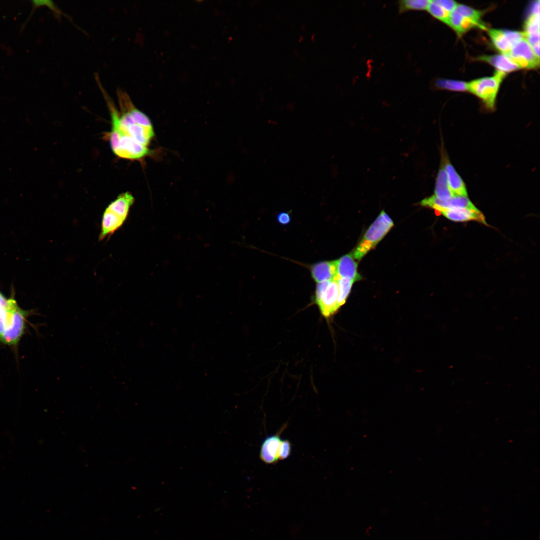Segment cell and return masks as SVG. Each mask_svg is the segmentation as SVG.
<instances>
[{"instance_id":"cell-1","label":"cell","mask_w":540,"mask_h":540,"mask_svg":"<svg viewBox=\"0 0 540 540\" xmlns=\"http://www.w3.org/2000/svg\"><path fill=\"white\" fill-rule=\"evenodd\" d=\"M95 77L110 114L112 127L106 136L112 152L122 158L144 160L152 153L148 146L154 136L150 118L135 106L128 94L120 88L116 90L117 108L97 74Z\"/></svg>"},{"instance_id":"cell-2","label":"cell","mask_w":540,"mask_h":540,"mask_svg":"<svg viewBox=\"0 0 540 540\" xmlns=\"http://www.w3.org/2000/svg\"><path fill=\"white\" fill-rule=\"evenodd\" d=\"M134 198L128 192H122L105 209L102 218L99 240L110 236L124 223Z\"/></svg>"},{"instance_id":"cell-3","label":"cell","mask_w":540,"mask_h":540,"mask_svg":"<svg viewBox=\"0 0 540 540\" xmlns=\"http://www.w3.org/2000/svg\"><path fill=\"white\" fill-rule=\"evenodd\" d=\"M394 224L388 215L382 210L366 232L352 254L354 258L360 260L374 248L392 228Z\"/></svg>"},{"instance_id":"cell-4","label":"cell","mask_w":540,"mask_h":540,"mask_svg":"<svg viewBox=\"0 0 540 540\" xmlns=\"http://www.w3.org/2000/svg\"><path fill=\"white\" fill-rule=\"evenodd\" d=\"M26 312L12 298L8 299L4 332L0 340L5 344H16L22 336L25 328Z\"/></svg>"},{"instance_id":"cell-5","label":"cell","mask_w":540,"mask_h":540,"mask_svg":"<svg viewBox=\"0 0 540 540\" xmlns=\"http://www.w3.org/2000/svg\"><path fill=\"white\" fill-rule=\"evenodd\" d=\"M506 74L496 70L493 76L484 77L466 83L467 90L478 97L486 106L494 108L501 82Z\"/></svg>"},{"instance_id":"cell-6","label":"cell","mask_w":540,"mask_h":540,"mask_svg":"<svg viewBox=\"0 0 540 540\" xmlns=\"http://www.w3.org/2000/svg\"><path fill=\"white\" fill-rule=\"evenodd\" d=\"M338 289L336 280H326L316 286L314 301L326 318L332 316L340 308L338 300Z\"/></svg>"},{"instance_id":"cell-7","label":"cell","mask_w":540,"mask_h":540,"mask_svg":"<svg viewBox=\"0 0 540 540\" xmlns=\"http://www.w3.org/2000/svg\"><path fill=\"white\" fill-rule=\"evenodd\" d=\"M520 68L532 69L538 68L540 58L538 57L532 48L524 38L517 42L506 54Z\"/></svg>"},{"instance_id":"cell-8","label":"cell","mask_w":540,"mask_h":540,"mask_svg":"<svg viewBox=\"0 0 540 540\" xmlns=\"http://www.w3.org/2000/svg\"><path fill=\"white\" fill-rule=\"evenodd\" d=\"M488 34L495 47L503 54H508L513 46L524 38L523 32L490 29Z\"/></svg>"},{"instance_id":"cell-9","label":"cell","mask_w":540,"mask_h":540,"mask_svg":"<svg viewBox=\"0 0 540 540\" xmlns=\"http://www.w3.org/2000/svg\"><path fill=\"white\" fill-rule=\"evenodd\" d=\"M285 428L284 426L276 434L267 436L263 441L260 450V458L268 464L276 463L278 460L280 443V434Z\"/></svg>"},{"instance_id":"cell-10","label":"cell","mask_w":540,"mask_h":540,"mask_svg":"<svg viewBox=\"0 0 540 540\" xmlns=\"http://www.w3.org/2000/svg\"><path fill=\"white\" fill-rule=\"evenodd\" d=\"M440 213L448 220L454 222L476 221L487 224L484 214L478 209H452L444 210Z\"/></svg>"},{"instance_id":"cell-11","label":"cell","mask_w":540,"mask_h":540,"mask_svg":"<svg viewBox=\"0 0 540 540\" xmlns=\"http://www.w3.org/2000/svg\"><path fill=\"white\" fill-rule=\"evenodd\" d=\"M310 271L312 278L318 283L334 280L337 276L336 260L316 263L310 266Z\"/></svg>"},{"instance_id":"cell-12","label":"cell","mask_w":540,"mask_h":540,"mask_svg":"<svg viewBox=\"0 0 540 540\" xmlns=\"http://www.w3.org/2000/svg\"><path fill=\"white\" fill-rule=\"evenodd\" d=\"M337 276L347 278L354 282L362 278L358 272V264L354 260L352 253H350L336 260Z\"/></svg>"},{"instance_id":"cell-13","label":"cell","mask_w":540,"mask_h":540,"mask_svg":"<svg viewBox=\"0 0 540 540\" xmlns=\"http://www.w3.org/2000/svg\"><path fill=\"white\" fill-rule=\"evenodd\" d=\"M448 184L451 192L454 196H468L467 190L462 179L450 163L447 162L444 166Z\"/></svg>"},{"instance_id":"cell-14","label":"cell","mask_w":540,"mask_h":540,"mask_svg":"<svg viewBox=\"0 0 540 540\" xmlns=\"http://www.w3.org/2000/svg\"><path fill=\"white\" fill-rule=\"evenodd\" d=\"M478 60L486 62L495 67L497 70L506 74L519 69L518 66L504 54L483 56Z\"/></svg>"},{"instance_id":"cell-15","label":"cell","mask_w":540,"mask_h":540,"mask_svg":"<svg viewBox=\"0 0 540 540\" xmlns=\"http://www.w3.org/2000/svg\"><path fill=\"white\" fill-rule=\"evenodd\" d=\"M448 26L459 36L462 35L472 28H482L472 20L460 15L455 10L450 14Z\"/></svg>"},{"instance_id":"cell-16","label":"cell","mask_w":540,"mask_h":540,"mask_svg":"<svg viewBox=\"0 0 540 540\" xmlns=\"http://www.w3.org/2000/svg\"><path fill=\"white\" fill-rule=\"evenodd\" d=\"M434 196L442 200H448L454 196L450 188L446 174L444 168H441L438 170L436 178Z\"/></svg>"},{"instance_id":"cell-17","label":"cell","mask_w":540,"mask_h":540,"mask_svg":"<svg viewBox=\"0 0 540 540\" xmlns=\"http://www.w3.org/2000/svg\"><path fill=\"white\" fill-rule=\"evenodd\" d=\"M334 280L336 281L338 286V302L340 308L341 306L345 304L354 282L347 278H341L338 276L336 277Z\"/></svg>"},{"instance_id":"cell-18","label":"cell","mask_w":540,"mask_h":540,"mask_svg":"<svg viewBox=\"0 0 540 540\" xmlns=\"http://www.w3.org/2000/svg\"><path fill=\"white\" fill-rule=\"evenodd\" d=\"M429 0H402L398 2L399 13L409 10H422L427 9L430 2Z\"/></svg>"},{"instance_id":"cell-19","label":"cell","mask_w":540,"mask_h":540,"mask_svg":"<svg viewBox=\"0 0 540 540\" xmlns=\"http://www.w3.org/2000/svg\"><path fill=\"white\" fill-rule=\"evenodd\" d=\"M426 10L432 16L448 25L450 13L443 8L436 0H430Z\"/></svg>"},{"instance_id":"cell-20","label":"cell","mask_w":540,"mask_h":540,"mask_svg":"<svg viewBox=\"0 0 540 540\" xmlns=\"http://www.w3.org/2000/svg\"><path fill=\"white\" fill-rule=\"evenodd\" d=\"M447 202V210L458 208L478 209L470 200L465 196H454Z\"/></svg>"},{"instance_id":"cell-21","label":"cell","mask_w":540,"mask_h":540,"mask_svg":"<svg viewBox=\"0 0 540 540\" xmlns=\"http://www.w3.org/2000/svg\"><path fill=\"white\" fill-rule=\"evenodd\" d=\"M435 85L438 88L450 90L458 92L467 90L466 83L460 80L439 78L436 80Z\"/></svg>"},{"instance_id":"cell-22","label":"cell","mask_w":540,"mask_h":540,"mask_svg":"<svg viewBox=\"0 0 540 540\" xmlns=\"http://www.w3.org/2000/svg\"><path fill=\"white\" fill-rule=\"evenodd\" d=\"M454 10L460 15L472 20L482 28H484V25L481 22L482 13L480 12L461 4H458Z\"/></svg>"},{"instance_id":"cell-23","label":"cell","mask_w":540,"mask_h":540,"mask_svg":"<svg viewBox=\"0 0 540 540\" xmlns=\"http://www.w3.org/2000/svg\"><path fill=\"white\" fill-rule=\"evenodd\" d=\"M291 444L288 440H282L278 454L279 460L287 458L290 454Z\"/></svg>"},{"instance_id":"cell-24","label":"cell","mask_w":540,"mask_h":540,"mask_svg":"<svg viewBox=\"0 0 540 540\" xmlns=\"http://www.w3.org/2000/svg\"><path fill=\"white\" fill-rule=\"evenodd\" d=\"M438 3L446 10L451 14L458 6L456 2L452 0H436Z\"/></svg>"},{"instance_id":"cell-25","label":"cell","mask_w":540,"mask_h":540,"mask_svg":"<svg viewBox=\"0 0 540 540\" xmlns=\"http://www.w3.org/2000/svg\"><path fill=\"white\" fill-rule=\"evenodd\" d=\"M276 219L280 224L286 225L290 223L291 221L290 216L287 212H280L276 216Z\"/></svg>"},{"instance_id":"cell-26","label":"cell","mask_w":540,"mask_h":540,"mask_svg":"<svg viewBox=\"0 0 540 540\" xmlns=\"http://www.w3.org/2000/svg\"><path fill=\"white\" fill-rule=\"evenodd\" d=\"M452 367H453V366H450V368H452Z\"/></svg>"}]
</instances>
